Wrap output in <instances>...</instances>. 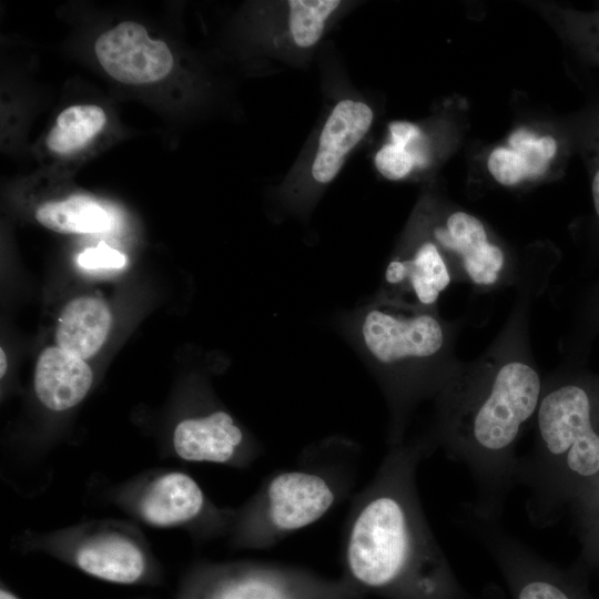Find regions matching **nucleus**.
Wrapping results in <instances>:
<instances>
[{
    "label": "nucleus",
    "instance_id": "2eb2a0df",
    "mask_svg": "<svg viewBox=\"0 0 599 599\" xmlns=\"http://www.w3.org/2000/svg\"><path fill=\"white\" fill-rule=\"evenodd\" d=\"M111 322L110 309L103 301L95 297L74 298L58 319V347L87 359L105 342Z\"/></svg>",
    "mask_w": 599,
    "mask_h": 599
},
{
    "label": "nucleus",
    "instance_id": "4be33fe9",
    "mask_svg": "<svg viewBox=\"0 0 599 599\" xmlns=\"http://www.w3.org/2000/svg\"><path fill=\"white\" fill-rule=\"evenodd\" d=\"M569 512L580 545L577 565L589 572L599 568V481Z\"/></svg>",
    "mask_w": 599,
    "mask_h": 599
},
{
    "label": "nucleus",
    "instance_id": "4468645a",
    "mask_svg": "<svg viewBox=\"0 0 599 599\" xmlns=\"http://www.w3.org/2000/svg\"><path fill=\"white\" fill-rule=\"evenodd\" d=\"M92 382V370L84 359L60 347L44 349L38 359L34 390L49 409L74 407L85 397Z\"/></svg>",
    "mask_w": 599,
    "mask_h": 599
},
{
    "label": "nucleus",
    "instance_id": "6ab92c4d",
    "mask_svg": "<svg viewBox=\"0 0 599 599\" xmlns=\"http://www.w3.org/2000/svg\"><path fill=\"white\" fill-rule=\"evenodd\" d=\"M389 132L390 142L378 150L375 165L383 176L397 181L427 163V145L420 129L410 122H392Z\"/></svg>",
    "mask_w": 599,
    "mask_h": 599
},
{
    "label": "nucleus",
    "instance_id": "412c9836",
    "mask_svg": "<svg viewBox=\"0 0 599 599\" xmlns=\"http://www.w3.org/2000/svg\"><path fill=\"white\" fill-rule=\"evenodd\" d=\"M104 111L92 104L72 105L57 118L47 136V146L58 154H68L85 146L104 126Z\"/></svg>",
    "mask_w": 599,
    "mask_h": 599
},
{
    "label": "nucleus",
    "instance_id": "ddd939ff",
    "mask_svg": "<svg viewBox=\"0 0 599 599\" xmlns=\"http://www.w3.org/2000/svg\"><path fill=\"white\" fill-rule=\"evenodd\" d=\"M436 241L456 253L468 277L476 284L489 285L498 280L504 266L502 251L490 244L483 223L465 212H455L444 227L434 230Z\"/></svg>",
    "mask_w": 599,
    "mask_h": 599
},
{
    "label": "nucleus",
    "instance_id": "6e6552de",
    "mask_svg": "<svg viewBox=\"0 0 599 599\" xmlns=\"http://www.w3.org/2000/svg\"><path fill=\"white\" fill-rule=\"evenodd\" d=\"M104 71L125 84H145L162 80L173 67L165 42L149 37L146 29L124 21L102 33L94 44Z\"/></svg>",
    "mask_w": 599,
    "mask_h": 599
},
{
    "label": "nucleus",
    "instance_id": "393cba45",
    "mask_svg": "<svg viewBox=\"0 0 599 599\" xmlns=\"http://www.w3.org/2000/svg\"><path fill=\"white\" fill-rule=\"evenodd\" d=\"M0 363H1L0 375L2 377L7 369V358L2 348L0 349Z\"/></svg>",
    "mask_w": 599,
    "mask_h": 599
},
{
    "label": "nucleus",
    "instance_id": "39448f33",
    "mask_svg": "<svg viewBox=\"0 0 599 599\" xmlns=\"http://www.w3.org/2000/svg\"><path fill=\"white\" fill-rule=\"evenodd\" d=\"M461 525L487 550L512 599H596L588 571L577 564L561 567L508 532L501 521H485L465 514Z\"/></svg>",
    "mask_w": 599,
    "mask_h": 599
},
{
    "label": "nucleus",
    "instance_id": "0eeeda50",
    "mask_svg": "<svg viewBox=\"0 0 599 599\" xmlns=\"http://www.w3.org/2000/svg\"><path fill=\"white\" fill-rule=\"evenodd\" d=\"M134 510L143 522L159 528L204 521L220 529L232 526L235 516L213 506L196 480L177 470L165 471L150 479L138 495Z\"/></svg>",
    "mask_w": 599,
    "mask_h": 599
},
{
    "label": "nucleus",
    "instance_id": "f03ea898",
    "mask_svg": "<svg viewBox=\"0 0 599 599\" xmlns=\"http://www.w3.org/2000/svg\"><path fill=\"white\" fill-rule=\"evenodd\" d=\"M478 392L450 395L437 438L426 455L441 448L463 465L474 496L465 512L485 521H501L516 486V444L524 425L536 414L542 394L538 373L521 362L502 365Z\"/></svg>",
    "mask_w": 599,
    "mask_h": 599
},
{
    "label": "nucleus",
    "instance_id": "f3484780",
    "mask_svg": "<svg viewBox=\"0 0 599 599\" xmlns=\"http://www.w3.org/2000/svg\"><path fill=\"white\" fill-rule=\"evenodd\" d=\"M384 282L409 290L422 305H433L449 285L450 275L436 244L426 241L412 256L392 260L386 266Z\"/></svg>",
    "mask_w": 599,
    "mask_h": 599
},
{
    "label": "nucleus",
    "instance_id": "a878e982",
    "mask_svg": "<svg viewBox=\"0 0 599 599\" xmlns=\"http://www.w3.org/2000/svg\"><path fill=\"white\" fill-rule=\"evenodd\" d=\"M0 599H19V598L11 591L2 588L0 591Z\"/></svg>",
    "mask_w": 599,
    "mask_h": 599
},
{
    "label": "nucleus",
    "instance_id": "f8f14e48",
    "mask_svg": "<svg viewBox=\"0 0 599 599\" xmlns=\"http://www.w3.org/2000/svg\"><path fill=\"white\" fill-rule=\"evenodd\" d=\"M373 120V110L363 100L345 98L333 106L311 161L309 175L316 185H327L337 176L348 154L368 133Z\"/></svg>",
    "mask_w": 599,
    "mask_h": 599
},
{
    "label": "nucleus",
    "instance_id": "aec40b11",
    "mask_svg": "<svg viewBox=\"0 0 599 599\" xmlns=\"http://www.w3.org/2000/svg\"><path fill=\"white\" fill-rule=\"evenodd\" d=\"M343 4L337 0L287 1L282 39L293 49H313Z\"/></svg>",
    "mask_w": 599,
    "mask_h": 599
},
{
    "label": "nucleus",
    "instance_id": "1a4fd4ad",
    "mask_svg": "<svg viewBox=\"0 0 599 599\" xmlns=\"http://www.w3.org/2000/svg\"><path fill=\"white\" fill-rule=\"evenodd\" d=\"M172 443L176 456L192 463L244 467L260 453L232 415L221 409L181 420Z\"/></svg>",
    "mask_w": 599,
    "mask_h": 599
},
{
    "label": "nucleus",
    "instance_id": "423d86ee",
    "mask_svg": "<svg viewBox=\"0 0 599 599\" xmlns=\"http://www.w3.org/2000/svg\"><path fill=\"white\" fill-rule=\"evenodd\" d=\"M342 327L361 355L386 372L405 361L430 358L444 344L441 325L433 315L396 314L380 301L345 315Z\"/></svg>",
    "mask_w": 599,
    "mask_h": 599
},
{
    "label": "nucleus",
    "instance_id": "20e7f679",
    "mask_svg": "<svg viewBox=\"0 0 599 599\" xmlns=\"http://www.w3.org/2000/svg\"><path fill=\"white\" fill-rule=\"evenodd\" d=\"M352 478L337 466L306 465L266 478L235 514L232 540L242 548L264 549L328 514L348 493Z\"/></svg>",
    "mask_w": 599,
    "mask_h": 599
},
{
    "label": "nucleus",
    "instance_id": "9b49d317",
    "mask_svg": "<svg viewBox=\"0 0 599 599\" xmlns=\"http://www.w3.org/2000/svg\"><path fill=\"white\" fill-rule=\"evenodd\" d=\"M69 550L80 570L113 583H135L149 566L144 545L135 536L115 528L79 534Z\"/></svg>",
    "mask_w": 599,
    "mask_h": 599
},
{
    "label": "nucleus",
    "instance_id": "b1692460",
    "mask_svg": "<svg viewBox=\"0 0 599 599\" xmlns=\"http://www.w3.org/2000/svg\"><path fill=\"white\" fill-rule=\"evenodd\" d=\"M592 200L595 210L599 216V171L596 173L592 181Z\"/></svg>",
    "mask_w": 599,
    "mask_h": 599
},
{
    "label": "nucleus",
    "instance_id": "9d476101",
    "mask_svg": "<svg viewBox=\"0 0 599 599\" xmlns=\"http://www.w3.org/2000/svg\"><path fill=\"white\" fill-rule=\"evenodd\" d=\"M341 595L336 586L296 572L245 565L215 573L199 599H338Z\"/></svg>",
    "mask_w": 599,
    "mask_h": 599
},
{
    "label": "nucleus",
    "instance_id": "f257e3e1",
    "mask_svg": "<svg viewBox=\"0 0 599 599\" xmlns=\"http://www.w3.org/2000/svg\"><path fill=\"white\" fill-rule=\"evenodd\" d=\"M422 443L393 445L354 499L343 540L359 585L396 599H480L456 577L424 512L417 468Z\"/></svg>",
    "mask_w": 599,
    "mask_h": 599
},
{
    "label": "nucleus",
    "instance_id": "7ed1b4c3",
    "mask_svg": "<svg viewBox=\"0 0 599 599\" xmlns=\"http://www.w3.org/2000/svg\"><path fill=\"white\" fill-rule=\"evenodd\" d=\"M532 450L518 457L515 484L538 528L557 524L599 481V393L568 383L541 394Z\"/></svg>",
    "mask_w": 599,
    "mask_h": 599
},
{
    "label": "nucleus",
    "instance_id": "5701e85b",
    "mask_svg": "<svg viewBox=\"0 0 599 599\" xmlns=\"http://www.w3.org/2000/svg\"><path fill=\"white\" fill-rule=\"evenodd\" d=\"M126 257L119 251L100 242L97 247H89L78 256V264L83 268H121L125 265Z\"/></svg>",
    "mask_w": 599,
    "mask_h": 599
},
{
    "label": "nucleus",
    "instance_id": "a211bd4d",
    "mask_svg": "<svg viewBox=\"0 0 599 599\" xmlns=\"http://www.w3.org/2000/svg\"><path fill=\"white\" fill-rule=\"evenodd\" d=\"M35 219L43 226L59 233L90 234L111 229L112 217L94 199L72 195L63 201L42 204Z\"/></svg>",
    "mask_w": 599,
    "mask_h": 599
},
{
    "label": "nucleus",
    "instance_id": "dca6fc26",
    "mask_svg": "<svg viewBox=\"0 0 599 599\" xmlns=\"http://www.w3.org/2000/svg\"><path fill=\"white\" fill-rule=\"evenodd\" d=\"M557 143L551 136L538 138L526 129L515 131L509 148H496L488 158V170L502 185L540 176L555 155Z\"/></svg>",
    "mask_w": 599,
    "mask_h": 599
}]
</instances>
